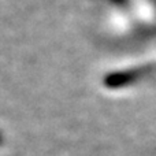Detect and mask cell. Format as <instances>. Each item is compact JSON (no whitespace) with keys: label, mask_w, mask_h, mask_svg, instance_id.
<instances>
[{"label":"cell","mask_w":156,"mask_h":156,"mask_svg":"<svg viewBox=\"0 0 156 156\" xmlns=\"http://www.w3.org/2000/svg\"><path fill=\"white\" fill-rule=\"evenodd\" d=\"M3 141H4V140H3V134L0 133V145H3Z\"/></svg>","instance_id":"cell-1"}]
</instances>
